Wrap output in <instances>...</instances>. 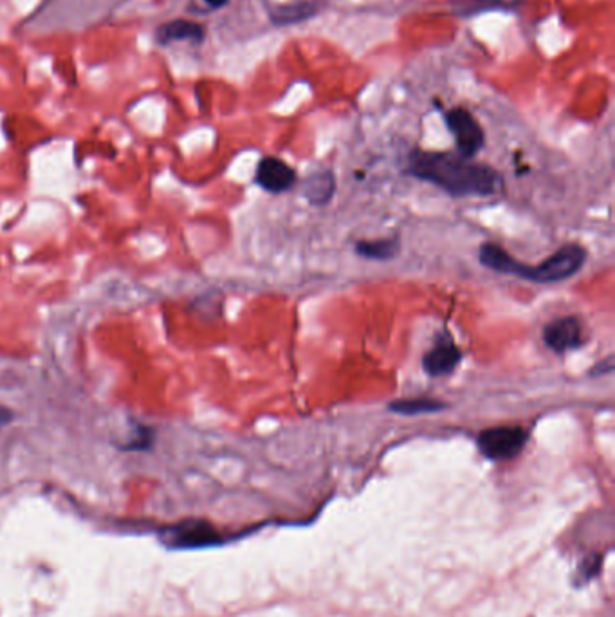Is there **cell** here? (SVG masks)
Listing matches in <instances>:
<instances>
[{
	"instance_id": "16",
	"label": "cell",
	"mask_w": 615,
	"mask_h": 617,
	"mask_svg": "<svg viewBox=\"0 0 615 617\" xmlns=\"http://www.w3.org/2000/svg\"><path fill=\"white\" fill-rule=\"evenodd\" d=\"M13 417H15V414L11 412L10 408L0 405V430H2L6 424H10L11 421H13Z\"/></svg>"
},
{
	"instance_id": "15",
	"label": "cell",
	"mask_w": 615,
	"mask_h": 617,
	"mask_svg": "<svg viewBox=\"0 0 615 617\" xmlns=\"http://www.w3.org/2000/svg\"><path fill=\"white\" fill-rule=\"evenodd\" d=\"M612 370H614V358H612V356H608L603 365H601V363H597L596 369L590 372V376H599V374L603 376V374H610Z\"/></svg>"
},
{
	"instance_id": "12",
	"label": "cell",
	"mask_w": 615,
	"mask_h": 617,
	"mask_svg": "<svg viewBox=\"0 0 615 617\" xmlns=\"http://www.w3.org/2000/svg\"><path fill=\"white\" fill-rule=\"evenodd\" d=\"M399 239L359 240L356 253L368 260H388L399 253Z\"/></svg>"
},
{
	"instance_id": "17",
	"label": "cell",
	"mask_w": 615,
	"mask_h": 617,
	"mask_svg": "<svg viewBox=\"0 0 615 617\" xmlns=\"http://www.w3.org/2000/svg\"><path fill=\"white\" fill-rule=\"evenodd\" d=\"M208 8H212V10H219L222 6H226L228 4V0H202Z\"/></svg>"
},
{
	"instance_id": "6",
	"label": "cell",
	"mask_w": 615,
	"mask_h": 617,
	"mask_svg": "<svg viewBox=\"0 0 615 617\" xmlns=\"http://www.w3.org/2000/svg\"><path fill=\"white\" fill-rule=\"evenodd\" d=\"M255 183L269 194H284L296 185V174L282 159L264 157L258 163Z\"/></svg>"
},
{
	"instance_id": "5",
	"label": "cell",
	"mask_w": 615,
	"mask_h": 617,
	"mask_svg": "<svg viewBox=\"0 0 615 617\" xmlns=\"http://www.w3.org/2000/svg\"><path fill=\"white\" fill-rule=\"evenodd\" d=\"M543 341L556 354H565L569 350L579 349L585 343L583 325L574 316L554 320L543 329Z\"/></svg>"
},
{
	"instance_id": "13",
	"label": "cell",
	"mask_w": 615,
	"mask_h": 617,
	"mask_svg": "<svg viewBox=\"0 0 615 617\" xmlns=\"http://www.w3.org/2000/svg\"><path fill=\"white\" fill-rule=\"evenodd\" d=\"M444 406L446 405L441 403V401L417 397V399H401V401H394V403L388 405V408H390V412H394V414L419 415L439 412Z\"/></svg>"
},
{
	"instance_id": "7",
	"label": "cell",
	"mask_w": 615,
	"mask_h": 617,
	"mask_svg": "<svg viewBox=\"0 0 615 617\" xmlns=\"http://www.w3.org/2000/svg\"><path fill=\"white\" fill-rule=\"evenodd\" d=\"M163 538L166 544L177 547V549H190V547H201V545L219 542V536L212 525L199 522V520L174 525L170 531L163 533Z\"/></svg>"
},
{
	"instance_id": "11",
	"label": "cell",
	"mask_w": 615,
	"mask_h": 617,
	"mask_svg": "<svg viewBox=\"0 0 615 617\" xmlns=\"http://www.w3.org/2000/svg\"><path fill=\"white\" fill-rule=\"evenodd\" d=\"M316 11H318L316 2L300 0V2L285 4V6H278L275 10H271V17L276 24H294V22H302V20L313 17Z\"/></svg>"
},
{
	"instance_id": "9",
	"label": "cell",
	"mask_w": 615,
	"mask_h": 617,
	"mask_svg": "<svg viewBox=\"0 0 615 617\" xmlns=\"http://www.w3.org/2000/svg\"><path fill=\"white\" fill-rule=\"evenodd\" d=\"M334 188H336L334 175L329 170H322L307 177V181L303 183V195L314 206H323L331 201Z\"/></svg>"
},
{
	"instance_id": "4",
	"label": "cell",
	"mask_w": 615,
	"mask_h": 617,
	"mask_svg": "<svg viewBox=\"0 0 615 617\" xmlns=\"http://www.w3.org/2000/svg\"><path fill=\"white\" fill-rule=\"evenodd\" d=\"M446 123L455 138L460 156L468 157V159L477 156L478 150L484 147L486 138L475 116L466 109L457 107V109L446 112Z\"/></svg>"
},
{
	"instance_id": "1",
	"label": "cell",
	"mask_w": 615,
	"mask_h": 617,
	"mask_svg": "<svg viewBox=\"0 0 615 617\" xmlns=\"http://www.w3.org/2000/svg\"><path fill=\"white\" fill-rule=\"evenodd\" d=\"M410 174L457 197L495 195L502 186V175L495 168L451 152L414 150L410 156Z\"/></svg>"
},
{
	"instance_id": "2",
	"label": "cell",
	"mask_w": 615,
	"mask_h": 617,
	"mask_svg": "<svg viewBox=\"0 0 615 617\" xmlns=\"http://www.w3.org/2000/svg\"><path fill=\"white\" fill-rule=\"evenodd\" d=\"M587 260V251L576 244H569L558 249L554 255L538 266H527L511 257L504 248L496 244H482L480 262L482 266L493 269L502 275L524 278L536 284H554L574 277L583 268Z\"/></svg>"
},
{
	"instance_id": "10",
	"label": "cell",
	"mask_w": 615,
	"mask_h": 617,
	"mask_svg": "<svg viewBox=\"0 0 615 617\" xmlns=\"http://www.w3.org/2000/svg\"><path fill=\"white\" fill-rule=\"evenodd\" d=\"M202 37H204V31H202L201 26L188 22V20H175V22L165 24L157 33V38H159L161 44H168V42H174V40L199 42Z\"/></svg>"
},
{
	"instance_id": "14",
	"label": "cell",
	"mask_w": 615,
	"mask_h": 617,
	"mask_svg": "<svg viewBox=\"0 0 615 617\" xmlns=\"http://www.w3.org/2000/svg\"><path fill=\"white\" fill-rule=\"evenodd\" d=\"M486 8H515L520 0H475Z\"/></svg>"
},
{
	"instance_id": "8",
	"label": "cell",
	"mask_w": 615,
	"mask_h": 617,
	"mask_svg": "<svg viewBox=\"0 0 615 617\" xmlns=\"http://www.w3.org/2000/svg\"><path fill=\"white\" fill-rule=\"evenodd\" d=\"M460 360H462V352H460L459 347L453 343L450 336H444L424 356L423 367L426 374H430L432 378H441V376H448L453 370L457 369Z\"/></svg>"
},
{
	"instance_id": "3",
	"label": "cell",
	"mask_w": 615,
	"mask_h": 617,
	"mask_svg": "<svg viewBox=\"0 0 615 617\" xmlns=\"http://www.w3.org/2000/svg\"><path fill=\"white\" fill-rule=\"evenodd\" d=\"M527 432L520 426H496L478 435L477 446L489 461H509L524 450Z\"/></svg>"
}]
</instances>
